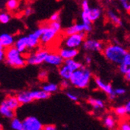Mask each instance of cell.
Segmentation results:
<instances>
[{
  "instance_id": "836d02e7",
  "label": "cell",
  "mask_w": 130,
  "mask_h": 130,
  "mask_svg": "<svg viewBox=\"0 0 130 130\" xmlns=\"http://www.w3.org/2000/svg\"><path fill=\"white\" fill-rule=\"evenodd\" d=\"M80 8H81V10L84 13H88L91 8L90 5H89V2L88 0H83V1H81L80 3Z\"/></svg>"
},
{
  "instance_id": "8992f818",
  "label": "cell",
  "mask_w": 130,
  "mask_h": 130,
  "mask_svg": "<svg viewBox=\"0 0 130 130\" xmlns=\"http://www.w3.org/2000/svg\"><path fill=\"white\" fill-rule=\"evenodd\" d=\"M105 46V45L101 41L94 38L85 39L82 44L83 49L88 52H102Z\"/></svg>"
},
{
  "instance_id": "bcb514c9",
  "label": "cell",
  "mask_w": 130,
  "mask_h": 130,
  "mask_svg": "<svg viewBox=\"0 0 130 130\" xmlns=\"http://www.w3.org/2000/svg\"><path fill=\"white\" fill-rule=\"evenodd\" d=\"M46 76H47V73H46L45 70H42V71L40 73V74H39V77H40V79H44Z\"/></svg>"
},
{
  "instance_id": "7402d4cb",
  "label": "cell",
  "mask_w": 130,
  "mask_h": 130,
  "mask_svg": "<svg viewBox=\"0 0 130 130\" xmlns=\"http://www.w3.org/2000/svg\"><path fill=\"white\" fill-rule=\"evenodd\" d=\"M88 103L94 110L103 109L105 106V101L102 99L96 98V97H89L88 99Z\"/></svg>"
},
{
  "instance_id": "1f68e13d",
  "label": "cell",
  "mask_w": 130,
  "mask_h": 130,
  "mask_svg": "<svg viewBox=\"0 0 130 130\" xmlns=\"http://www.w3.org/2000/svg\"><path fill=\"white\" fill-rule=\"evenodd\" d=\"M119 3L122 8L127 13H130V0H121Z\"/></svg>"
},
{
  "instance_id": "ab89813d",
  "label": "cell",
  "mask_w": 130,
  "mask_h": 130,
  "mask_svg": "<svg viewBox=\"0 0 130 130\" xmlns=\"http://www.w3.org/2000/svg\"><path fill=\"white\" fill-rule=\"evenodd\" d=\"M70 84V82L68 80H63L62 79V81L60 82V87L62 88V89H66L68 87V85Z\"/></svg>"
},
{
  "instance_id": "3957f363",
  "label": "cell",
  "mask_w": 130,
  "mask_h": 130,
  "mask_svg": "<svg viewBox=\"0 0 130 130\" xmlns=\"http://www.w3.org/2000/svg\"><path fill=\"white\" fill-rule=\"evenodd\" d=\"M5 61L7 65L13 68H23L26 65V58L14 46L5 51Z\"/></svg>"
},
{
  "instance_id": "7c38bea8",
  "label": "cell",
  "mask_w": 130,
  "mask_h": 130,
  "mask_svg": "<svg viewBox=\"0 0 130 130\" xmlns=\"http://www.w3.org/2000/svg\"><path fill=\"white\" fill-rule=\"evenodd\" d=\"M58 53L64 61H66L70 59H75L79 55V51L78 49H71V48H67L63 47L59 50Z\"/></svg>"
},
{
  "instance_id": "30bf717a",
  "label": "cell",
  "mask_w": 130,
  "mask_h": 130,
  "mask_svg": "<svg viewBox=\"0 0 130 130\" xmlns=\"http://www.w3.org/2000/svg\"><path fill=\"white\" fill-rule=\"evenodd\" d=\"M44 26H45V30H44L43 35L40 38V43L43 45H46V44H49L50 43H51L58 35L59 32L53 29L49 25V23Z\"/></svg>"
},
{
  "instance_id": "8fae6325",
  "label": "cell",
  "mask_w": 130,
  "mask_h": 130,
  "mask_svg": "<svg viewBox=\"0 0 130 130\" xmlns=\"http://www.w3.org/2000/svg\"><path fill=\"white\" fill-rule=\"evenodd\" d=\"M45 62L53 66L60 67L62 65H63L64 60L61 58L58 52H49L45 59Z\"/></svg>"
},
{
  "instance_id": "e0dca14e",
  "label": "cell",
  "mask_w": 130,
  "mask_h": 130,
  "mask_svg": "<svg viewBox=\"0 0 130 130\" xmlns=\"http://www.w3.org/2000/svg\"><path fill=\"white\" fill-rule=\"evenodd\" d=\"M87 14H88L91 23L95 22L101 18L102 15V9L100 7H98V6L91 7L89 11L87 13Z\"/></svg>"
},
{
  "instance_id": "d6986e66",
  "label": "cell",
  "mask_w": 130,
  "mask_h": 130,
  "mask_svg": "<svg viewBox=\"0 0 130 130\" xmlns=\"http://www.w3.org/2000/svg\"><path fill=\"white\" fill-rule=\"evenodd\" d=\"M107 17L110 20V22L112 23V24H114L116 27H122L123 25L121 17L116 12H114L111 9L107 11Z\"/></svg>"
},
{
  "instance_id": "277c9868",
  "label": "cell",
  "mask_w": 130,
  "mask_h": 130,
  "mask_svg": "<svg viewBox=\"0 0 130 130\" xmlns=\"http://www.w3.org/2000/svg\"><path fill=\"white\" fill-rule=\"evenodd\" d=\"M86 39V34L80 33L66 36L63 41V44L64 48H71V49H77L78 48L82 46L85 40Z\"/></svg>"
},
{
  "instance_id": "cb8c5ba5",
  "label": "cell",
  "mask_w": 130,
  "mask_h": 130,
  "mask_svg": "<svg viewBox=\"0 0 130 130\" xmlns=\"http://www.w3.org/2000/svg\"><path fill=\"white\" fill-rule=\"evenodd\" d=\"M16 97H17V99L20 104H26L32 101L31 96H30L29 90H23V91L20 92L16 95Z\"/></svg>"
},
{
  "instance_id": "ac0fdd59",
  "label": "cell",
  "mask_w": 130,
  "mask_h": 130,
  "mask_svg": "<svg viewBox=\"0 0 130 130\" xmlns=\"http://www.w3.org/2000/svg\"><path fill=\"white\" fill-rule=\"evenodd\" d=\"M31 98L34 101H39V100H46L51 97V94H48L44 92L42 89L41 90H29Z\"/></svg>"
},
{
  "instance_id": "52a82bcc",
  "label": "cell",
  "mask_w": 130,
  "mask_h": 130,
  "mask_svg": "<svg viewBox=\"0 0 130 130\" xmlns=\"http://www.w3.org/2000/svg\"><path fill=\"white\" fill-rule=\"evenodd\" d=\"M94 83L98 88L100 89L102 91H103L104 93H105L108 95V99L110 101H114L116 99L117 97L115 94V93H114V89H113L111 84L105 82V81H104L100 77H95Z\"/></svg>"
},
{
  "instance_id": "d6a6232c",
  "label": "cell",
  "mask_w": 130,
  "mask_h": 130,
  "mask_svg": "<svg viewBox=\"0 0 130 130\" xmlns=\"http://www.w3.org/2000/svg\"><path fill=\"white\" fill-rule=\"evenodd\" d=\"M80 18H81V23H82L86 24V25H91V22L87 13H85L84 12H81Z\"/></svg>"
},
{
  "instance_id": "484cf974",
  "label": "cell",
  "mask_w": 130,
  "mask_h": 130,
  "mask_svg": "<svg viewBox=\"0 0 130 130\" xmlns=\"http://www.w3.org/2000/svg\"><path fill=\"white\" fill-rule=\"evenodd\" d=\"M66 66H68L73 72L78 70L83 67V65L81 62H78L76 59H70V60H66L64 61V63Z\"/></svg>"
},
{
  "instance_id": "5b68a950",
  "label": "cell",
  "mask_w": 130,
  "mask_h": 130,
  "mask_svg": "<svg viewBox=\"0 0 130 130\" xmlns=\"http://www.w3.org/2000/svg\"><path fill=\"white\" fill-rule=\"evenodd\" d=\"M49 54V52L43 48L37 49L34 52L29 54L26 58V64L29 65H40L45 62V59Z\"/></svg>"
},
{
  "instance_id": "816d5d0a",
  "label": "cell",
  "mask_w": 130,
  "mask_h": 130,
  "mask_svg": "<svg viewBox=\"0 0 130 130\" xmlns=\"http://www.w3.org/2000/svg\"><path fill=\"white\" fill-rule=\"evenodd\" d=\"M20 130H25V129H23H23H20Z\"/></svg>"
},
{
  "instance_id": "2e32d148",
  "label": "cell",
  "mask_w": 130,
  "mask_h": 130,
  "mask_svg": "<svg viewBox=\"0 0 130 130\" xmlns=\"http://www.w3.org/2000/svg\"><path fill=\"white\" fill-rule=\"evenodd\" d=\"M119 70L124 76L130 73V52L127 53L122 62L120 63L119 66Z\"/></svg>"
},
{
  "instance_id": "ba28073f",
  "label": "cell",
  "mask_w": 130,
  "mask_h": 130,
  "mask_svg": "<svg viewBox=\"0 0 130 130\" xmlns=\"http://www.w3.org/2000/svg\"><path fill=\"white\" fill-rule=\"evenodd\" d=\"M92 30L91 25H86L84 23H74L73 25L69 26L64 30V34L66 36L80 34V33H89Z\"/></svg>"
},
{
  "instance_id": "f35d334b",
  "label": "cell",
  "mask_w": 130,
  "mask_h": 130,
  "mask_svg": "<svg viewBox=\"0 0 130 130\" xmlns=\"http://www.w3.org/2000/svg\"><path fill=\"white\" fill-rule=\"evenodd\" d=\"M114 93H115L116 97L122 96L126 93V90L125 88H122V87H118V88L114 89Z\"/></svg>"
},
{
  "instance_id": "d4e9b609",
  "label": "cell",
  "mask_w": 130,
  "mask_h": 130,
  "mask_svg": "<svg viewBox=\"0 0 130 130\" xmlns=\"http://www.w3.org/2000/svg\"><path fill=\"white\" fill-rule=\"evenodd\" d=\"M0 115H1L3 117L6 118L8 119L12 120V119L15 118V111H12L11 109H9V108L0 104Z\"/></svg>"
},
{
  "instance_id": "ee69618b",
  "label": "cell",
  "mask_w": 130,
  "mask_h": 130,
  "mask_svg": "<svg viewBox=\"0 0 130 130\" xmlns=\"http://www.w3.org/2000/svg\"><path fill=\"white\" fill-rule=\"evenodd\" d=\"M5 59V50L4 48H0V62Z\"/></svg>"
},
{
  "instance_id": "4dcf8cb0",
  "label": "cell",
  "mask_w": 130,
  "mask_h": 130,
  "mask_svg": "<svg viewBox=\"0 0 130 130\" xmlns=\"http://www.w3.org/2000/svg\"><path fill=\"white\" fill-rule=\"evenodd\" d=\"M11 20V16L6 12H1L0 13V23L3 24L8 23Z\"/></svg>"
},
{
  "instance_id": "c3c4849f",
  "label": "cell",
  "mask_w": 130,
  "mask_h": 130,
  "mask_svg": "<svg viewBox=\"0 0 130 130\" xmlns=\"http://www.w3.org/2000/svg\"><path fill=\"white\" fill-rule=\"evenodd\" d=\"M0 48H4L3 44H2V43H1V41H0Z\"/></svg>"
},
{
  "instance_id": "681fc988",
  "label": "cell",
  "mask_w": 130,
  "mask_h": 130,
  "mask_svg": "<svg viewBox=\"0 0 130 130\" xmlns=\"http://www.w3.org/2000/svg\"><path fill=\"white\" fill-rule=\"evenodd\" d=\"M3 125H2V124L0 123V130H3Z\"/></svg>"
},
{
  "instance_id": "f6af8a7d",
  "label": "cell",
  "mask_w": 130,
  "mask_h": 130,
  "mask_svg": "<svg viewBox=\"0 0 130 130\" xmlns=\"http://www.w3.org/2000/svg\"><path fill=\"white\" fill-rule=\"evenodd\" d=\"M125 107L127 111V114L128 115H130V99L125 104Z\"/></svg>"
},
{
  "instance_id": "6da1fadb",
  "label": "cell",
  "mask_w": 130,
  "mask_h": 130,
  "mask_svg": "<svg viewBox=\"0 0 130 130\" xmlns=\"http://www.w3.org/2000/svg\"><path fill=\"white\" fill-rule=\"evenodd\" d=\"M102 53L108 62L119 66L127 55L128 51L120 44H108L105 46Z\"/></svg>"
},
{
  "instance_id": "8d00e7d4",
  "label": "cell",
  "mask_w": 130,
  "mask_h": 130,
  "mask_svg": "<svg viewBox=\"0 0 130 130\" xmlns=\"http://www.w3.org/2000/svg\"><path fill=\"white\" fill-rule=\"evenodd\" d=\"M49 25H50L53 29L56 30L57 31L60 32V30H61V24H60V22H50Z\"/></svg>"
},
{
  "instance_id": "5bb4252c",
  "label": "cell",
  "mask_w": 130,
  "mask_h": 130,
  "mask_svg": "<svg viewBox=\"0 0 130 130\" xmlns=\"http://www.w3.org/2000/svg\"><path fill=\"white\" fill-rule=\"evenodd\" d=\"M14 47L17 49L20 53H26L28 51V44H27V37L23 36L17 38L15 41Z\"/></svg>"
},
{
  "instance_id": "b9f144b4",
  "label": "cell",
  "mask_w": 130,
  "mask_h": 130,
  "mask_svg": "<svg viewBox=\"0 0 130 130\" xmlns=\"http://www.w3.org/2000/svg\"><path fill=\"white\" fill-rule=\"evenodd\" d=\"M32 13H34L31 7H27L24 11V15L26 16V17H29V16H31V14Z\"/></svg>"
},
{
  "instance_id": "d590c367",
  "label": "cell",
  "mask_w": 130,
  "mask_h": 130,
  "mask_svg": "<svg viewBox=\"0 0 130 130\" xmlns=\"http://www.w3.org/2000/svg\"><path fill=\"white\" fill-rule=\"evenodd\" d=\"M66 95H67V97H68V98H69L71 101H72L77 102V101H79V97H78V95H77L76 93H73V92L68 91V92L66 93Z\"/></svg>"
},
{
  "instance_id": "4316f807",
  "label": "cell",
  "mask_w": 130,
  "mask_h": 130,
  "mask_svg": "<svg viewBox=\"0 0 130 130\" xmlns=\"http://www.w3.org/2000/svg\"><path fill=\"white\" fill-rule=\"evenodd\" d=\"M59 87L60 86L57 84L48 83V84H45L43 85L42 90L48 94H51V93H56L59 90Z\"/></svg>"
},
{
  "instance_id": "60d3db41",
  "label": "cell",
  "mask_w": 130,
  "mask_h": 130,
  "mask_svg": "<svg viewBox=\"0 0 130 130\" xmlns=\"http://www.w3.org/2000/svg\"><path fill=\"white\" fill-rule=\"evenodd\" d=\"M42 130H57V128L54 125H43Z\"/></svg>"
},
{
  "instance_id": "44dd1931",
  "label": "cell",
  "mask_w": 130,
  "mask_h": 130,
  "mask_svg": "<svg viewBox=\"0 0 130 130\" xmlns=\"http://www.w3.org/2000/svg\"><path fill=\"white\" fill-rule=\"evenodd\" d=\"M103 125L108 129H115L117 126V120L112 115H107L103 119Z\"/></svg>"
},
{
  "instance_id": "4fadbf2b",
  "label": "cell",
  "mask_w": 130,
  "mask_h": 130,
  "mask_svg": "<svg viewBox=\"0 0 130 130\" xmlns=\"http://www.w3.org/2000/svg\"><path fill=\"white\" fill-rule=\"evenodd\" d=\"M1 104L9 108V109H11L12 111H15L20 105L16 96H12V95L7 96L6 98L2 101Z\"/></svg>"
},
{
  "instance_id": "f1b7e54d",
  "label": "cell",
  "mask_w": 130,
  "mask_h": 130,
  "mask_svg": "<svg viewBox=\"0 0 130 130\" xmlns=\"http://www.w3.org/2000/svg\"><path fill=\"white\" fill-rule=\"evenodd\" d=\"M114 113H115V115L116 116H119V117H124L126 115H128L125 105L116 107L114 108Z\"/></svg>"
},
{
  "instance_id": "9c48e42d",
  "label": "cell",
  "mask_w": 130,
  "mask_h": 130,
  "mask_svg": "<svg viewBox=\"0 0 130 130\" xmlns=\"http://www.w3.org/2000/svg\"><path fill=\"white\" fill-rule=\"evenodd\" d=\"M23 129L25 130H42L43 123L35 116H28L23 120Z\"/></svg>"
},
{
  "instance_id": "7a4b0ae2",
  "label": "cell",
  "mask_w": 130,
  "mask_h": 130,
  "mask_svg": "<svg viewBox=\"0 0 130 130\" xmlns=\"http://www.w3.org/2000/svg\"><path fill=\"white\" fill-rule=\"evenodd\" d=\"M91 79V71L89 69L83 66L81 69L73 72L69 82L74 87L79 89H85L89 86Z\"/></svg>"
},
{
  "instance_id": "7dc6e473",
  "label": "cell",
  "mask_w": 130,
  "mask_h": 130,
  "mask_svg": "<svg viewBox=\"0 0 130 130\" xmlns=\"http://www.w3.org/2000/svg\"><path fill=\"white\" fill-rule=\"evenodd\" d=\"M125 79L127 81V82L130 83V73H129V74H127V75H125Z\"/></svg>"
},
{
  "instance_id": "9a60e30c",
  "label": "cell",
  "mask_w": 130,
  "mask_h": 130,
  "mask_svg": "<svg viewBox=\"0 0 130 130\" xmlns=\"http://www.w3.org/2000/svg\"><path fill=\"white\" fill-rule=\"evenodd\" d=\"M0 41H1L3 46L4 48H9L11 47H13L15 44V38L13 35L8 34V33H4L0 35Z\"/></svg>"
},
{
  "instance_id": "7bdbcfd3",
  "label": "cell",
  "mask_w": 130,
  "mask_h": 130,
  "mask_svg": "<svg viewBox=\"0 0 130 130\" xmlns=\"http://www.w3.org/2000/svg\"><path fill=\"white\" fill-rule=\"evenodd\" d=\"M91 62H92V57L91 55H86L85 56V62L87 65H89V64L91 63Z\"/></svg>"
},
{
  "instance_id": "e575fe53",
  "label": "cell",
  "mask_w": 130,
  "mask_h": 130,
  "mask_svg": "<svg viewBox=\"0 0 130 130\" xmlns=\"http://www.w3.org/2000/svg\"><path fill=\"white\" fill-rule=\"evenodd\" d=\"M117 130H130V122L128 121H123L122 122Z\"/></svg>"
},
{
  "instance_id": "603a6c76",
  "label": "cell",
  "mask_w": 130,
  "mask_h": 130,
  "mask_svg": "<svg viewBox=\"0 0 130 130\" xmlns=\"http://www.w3.org/2000/svg\"><path fill=\"white\" fill-rule=\"evenodd\" d=\"M58 73H59V76L61 77L62 79L69 81L71 77V75L73 73V71L68 66L63 64L60 67H59Z\"/></svg>"
},
{
  "instance_id": "74e56055",
  "label": "cell",
  "mask_w": 130,
  "mask_h": 130,
  "mask_svg": "<svg viewBox=\"0 0 130 130\" xmlns=\"http://www.w3.org/2000/svg\"><path fill=\"white\" fill-rule=\"evenodd\" d=\"M50 22H60V13L55 12L51 16Z\"/></svg>"
},
{
  "instance_id": "f546056e",
  "label": "cell",
  "mask_w": 130,
  "mask_h": 130,
  "mask_svg": "<svg viewBox=\"0 0 130 130\" xmlns=\"http://www.w3.org/2000/svg\"><path fill=\"white\" fill-rule=\"evenodd\" d=\"M19 4H20V3H19V1H17V0H9V1H7L6 3V6L8 10L13 11L18 8Z\"/></svg>"
},
{
  "instance_id": "ffe728a7",
  "label": "cell",
  "mask_w": 130,
  "mask_h": 130,
  "mask_svg": "<svg viewBox=\"0 0 130 130\" xmlns=\"http://www.w3.org/2000/svg\"><path fill=\"white\" fill-rule=\"evenodd\" d=\"M26 37H27V44H28V51L34 49L40 43V39L34 34V32L29 34Z\"/></svg>"
},
{
  "instance_id": "83f0119b",
  "label": "cell",
  "mask_w": 130,
  "mask_h": 130,
  "mask_svg": "<svg viewBox=\"0 0 130 130\" xmlns=\"http://www.w3.org/2000/svg\"><path fill=\"white\" fill-rule=\"evenodd\" d=\"M10 128L12 130H20L23 128V121L18 118H14L10 122Z\"/></svg>"
},
{
  "instance_id": "f907efd6",
  "label": "cell",
  "mask_w": 130,
  "mask_h": 130,
  "mask_svg": "<svg viewBox=\"0 0 130 130\" xmlns=\"http://www.w3.org/2000/svg\"><path fill=\"white\" fill-rule=\"evenodd\" d=\"M3 130H9V129H3Z\"/></svg>"
}]
</instances>
